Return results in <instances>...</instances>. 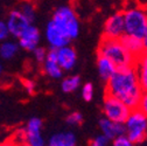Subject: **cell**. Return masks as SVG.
Wrapping results in <instances>:
<instances>
[{
  "label": "cell",
  "instance_id": "29",
  "mask_svg": "<svg viewBox=\"0 0 147 146\" xmlns=\"http://www.w3.org/2000/svg\"><path fill=\"white\" fill-rule=\"evenodd\" d=\"M138 109H139V110L142 114H145L147 116V93H144V95H142V97L140 99V103H139Z\"/></svg>",
  "mask_w": 147,
  "mask_h": 146
},
{
  "label": "cell",
  "instance_id": "23",
  "mask_svg": "<svg viewBox=\"0 0 147 146\" xmlns=\"http://www.w3.org/2000/svg\"><path fill=\"white\" fill-rule=\"evenodd\" d=\"M65 120H67V123H68L69 125H75V126H77V125H80V124L83 123V116H82L81 112L75 111V112L69 114V115L67 116Z\"/></svg>",
  "mask_w": 147,
  "mask_h": 146
},
{
  "label": "cell",
  "instance_id": "33",
  "mask_svg": "<svg viewBox=\"0 0 147 146\" xmlns=\"http://www.w3.org/2000/svg\"><path fill=\"white\" fill-rule=\"evenodd\" d=\"M22 146H29V145H27V144H25V145H22Z\"/></svg>",
  "mask_w": 147,
  "mask_h": 146
},
{
  "label": "cell",
  "instance_id": "16",
  "mask_svg": "<svg viewBox=\"0 0 147 146\" xmlns=\"http://www.w3.org/2000/svg\"><path fill=\"white\" fill-rule=\"evenodd\" d=\"M97 68H98V74H99L100 78L106 83L113 76L118 67L106 56L98 55L97 54Z\"/></svg>",
  "mask_w": 147,
  "mask_h": 146
},
{
  "label": "cell",
  "instance_id": "27",
  "mask_svg": "<svg viewBox=\"0 0 147 146\" xmlns=\"http://www.w3.org/2000/svg\"><path fill=\"white\" fill-rule=\"evenodd\" d=\"M22 84H24V88L26 89V91L29 94V95H33L35 93V89H36V83L33 81V80H29V78H24L22 80Z\"/></svg>",
  "mask_w": 147,
  "mask_h": 146
},
{
  "label": "cell",
  "instance_id": "9",
  "mask_svg": "<svg viewBox=\"0 0 147 146\" xmlns=\"http://www.w3.org/2000/svg\"><path fill=\"white\" fill-rule=\"evenodd\" d=\"M6 24L8 26L9 33L14 38H20V35L32 25V22L22 14V12L19 8H15L11 11L7 15Z\"/></svg>",
  "mask_w": 147,
  "mask_h": 146
},
{
  "label": "cell",
  "instance_id": "25",
  "mask_svg": "<svg viewBox=\"0 0 147 146\" xmlns=\"http://www.w3.org/2000/svg\"><path fill=\"white\" fill-rule=\"evenodd\" d=\"M47 54H48V51L45 48H42V47H38L33 51L34 59L38 61L39 63H43L45 62V60L47 59Z\"/></svg>",
  "mask_w": 147,
  "mask_h": 146
},
{
  "label": "cell",
  "instance_id": "12",
  "mask_svg": "<svg viewBox=\"0 0 147 146\" xmlns=\"http://www.w3.org/2000/svg\"><path fill=\"white\" fill-rule=\"evenodd\" d=\"M39 42H40V32L33 25H30L19 38L20 48L27 51H34L39 47Z\"/></svg>",
  "mask_w": 147,
  "mask_h": 146
},
{
  "label": "cell",
  "instance_id": "22",
  "mask_svg": "<svg viewBox=\"0 0 147 146\" xmlns=\"http://www.w3.org/2000/svg\"><path fill=\"white\" fill-rule=\"evenodd\" d=\"M82 98L85 102H90L91 99L94 98V85L92 83H85L82 87Z\"/></svg>",
  "mask_w": 147,
  "mask_h": 146
},
{
  "label": "cell",
  "instance_id": "14",
  "mask_svg": "<svg viewBox=\"0 0 147 146\" xmlns=\"http://www.w3.org/2000/svg\"><path fill=\"white\" fill-rule=\"evenodd\" d=\"M99 129L102 135L107 137L110 140H113L119 136L125 135V124L116 123L113 120H110L109 118L104 117L99 120Z\"/></svg>",
  "mask_w": 147,
  "mask_h": 146
},
{
  "label": "cell",
  "instance_id": "1",
  "mask_svg": "<svg viewBox=\"0 0 147 146\" xmlns=\"http://www.w3.org/2000/svg\"><path fill=\"white\" fill-rule=\"evenodd\" d=\"M105 94L121 99L132 110L138 109L144 90L139 82L137 66H126L117 68L113 76L106 82Z\"/></svg>",
  "mask_w": 147,
  "mask_h": 146
},
{
  "label": "cell",
  "instance_id": "26",
  "mask_svg": "<svg viewBox=\"0 0 147 146\" xmlns=\"http://www.w3.org/2000/svg\"><path fill=\"white\" fill-rule=\"evenodd\" d=\"M109 143L110 139L107 137H105L104 135H99L90 141V146H107Z\"/></svg>",
  "mask_w": 147,
  "mask_h": 146
},
{
  "label": "cell",
  "instance_id": "24",
  "mask_svg": "<svg viewBox=\"0 0 147 146\" xmlns=\"http://www.w3.org/2000/svg\"><path fill=\"white\" fill-rule=\"evenodd\" d=\"M112 146H136V144L131 141L126 135H123L112 140Z\"/></svg>",
  "mask_w": 147,
  "mask_h": 146
},
{
  "label": "cell",
  "instance_id": "15",
  "mask_svg": "<svg viewBox=\"0 0 147 146\" xmlns=\"http://www.w3.org/2000/svg\"><path fill=\"white\" fill-rule=\"evenodd\" d=\"M119 40H120L121 43L125 46V48H126L128 51H130L132 55H134L137 59L146 50L145 43H144V39L138 38V36L130 35V34H126V33H125Z\"/></svg>",
  "mask_w": 147,
  "mask_h": 146
},
{
  "label": "cell",
  "instance_id": "11",
  "mask_svg": "<svg viewBox=\"0 0 147 146\" xmlns=\"http://www.w3.org/2000/svg\"><path fill=\"white\" fill-rule=\"evenodd\" d=\"M42 69H43L46 75H48L49 77H51L54 80H59V78H61L63 76V71L64 70L62 69V67L60 66V63L57 61L56 49L48 50L47 59L42 63Z\"/></svg>",
  "mask_w": 147,
  "mask_h": 146
},
{
  "label": "cell",
  "instance_id": "8",
  "mask_svg": "<svg viewBox=\"0 0 147 146\" xmlns=\"http://www.w3.org/2000/svg\"><path fill=\"white\" fill-rule=\"evenodd\" d=\"M46 39L48 45L50 46V49H59L64 46H68L71 41L69 35L61 29L53 20H50L47 24L46 27Z\"/></svg>",
  "mask_w": 147,
  "mask_h": 146
},
{
  "label": "cell",
  "instance_id": "19",
  "mask_svg": "<svg viewBox=\"0 0 147 146\" xmlns=\"http://www.w3.org/2000/svg\"><path fill=\"white\" fill-rule=\"evenodd\" d=\"M19 47V43H15L13 41H4L0 46V55L4 60H11L16 55Z\"/></svg>",
  "mask_w": 147,
  "mask_h": 146
},
{
  "label": "cell",
  "instance_id": "31",
  "mask_svg": "<svg viewBox=\"0 0 147 146\" xmlns=\"http://www.w3.org/2000/svg\"><path fill=\"white\" fill-rule=\"evenodd\" d=\"M1 146H19V145H18L13 139H11V138H9V139H7L6 141H4Z\"/></svg>",
  "mask_w": 147,
  "mask_h": 146
},
{
  "label": "cell",
  "instance_id": "4",
  "mask_svg": "<svg viewBox=\"0 0 147 146\" xmlns=\"http://www.w3.org/2000/svg\"><path fill=\"white\" fill-rule=\"evenodd\" d=\"M51 20L61 29H63L71 40L76 39L80 34V21L70 6H61L55 9Z\"/></svg>",
  "mask_w": 147,
  "mask_h": 146
},
{
  "label": "cell",
  "instance_id": "34",
  "mask_svg": "<svg viewBox=\"0 0 147 146\" xmlns=\"http://www.w3.org/2000/svg\"><path fill=\"white\" fill-rule=\"evenodd\" d=\"M47 146H49V145H47Z\"/></svg>",
  "mask_w": 147,
  "mask_h": 146
},
{
  "label": "cell",
  "instance_id": "10",
  "mask_svg": "<svg viewBox=\"0 0 147 146\" xmlns=\"http://www.w3.org/2000/svg\"><path fill=\"white\" fill-rule=\"evenodd\" d=\"M42 120L38 117L30 118L26 126V144L29 146H46L45 145V139L42 137L41 130H42Z\"/></svg>",
  "mask_w": 147,
  "mask_h": 146
},
{
  "label": "cell",
  "instance_id": "18",
  "mask_svg": "<svg viewBox=\"0 0 147 146\" xmlns=\"http://www.w3.org/2000/svg\"><path fill=\"white\" fill-rule=\"evenodd\" d=\"M81 85V77L78 75H71L63 78L61 83V89L65 94H71L76 91Z\"/></svg>",
  "mask_w": 147,
  "mask_h": 146
},
{
  "label": "cell",
  "instance_id": "2",
  "mask_svg": "<svg viewBox=\"0 0 147 146\" xmlns=\"http://www.w3.org/2000/svg\"><path fill=\"white\" fill-rule=\"evenodd\" d=\"M97 54L110 59L118 68L126 66H137L138 62V59L125 48L119 39L102 38Z\"/></svg>",
  "mask_w": 147,
  "mask_h": 146
},
{
  "label": "cell",
  "instance_id": "20",
  "mask_svg": "<svg viewBox=\"0 0 147 146\" xmlns=\"http://www.w3.org/2000/svg\"><path fill=\"white\" fill-rule=\"evenodd\" d=\"M19 9L22 12V14L27 18V19L33 22L35 20V14H36V6L34 3L32 1H28V0H26V1H22L19 6Z\"/></svg>",
  "mask_w": 147,
  "mask_h": 146
},
{
  "label": "cell",
  "instance_id": "13",
  "mask_svg": "<svg viewBox=\"0 0 147 146\" xmlns=\"http://www.w3.org/2000/svg\"><path fill=\"white\" fill-rule=\"evenodd\" d=\"M56 54H57V61L64 71H70L76 66L77 54L74 47H71L70 45L56 49Z\"/></svg>",
  "mask_w": 147,
  "mask_h": 146
},
{
  "label": "cell",
  "instance_id": "7",
  "mask_svg": "<svg viewBox=\"0 0 147 146\" xmlns=\"http://www.w3.org/2000/svg\"><path fill=\"white\" fill-rule=\"evenodd\" d=\"M125 33H126V27H125L124 12H117L112 15H110L104 24L103 38L120 39Z\"/></svg>",
  "mask_w": 147,
  "mask_h": 146
},
{
  "label": "cell",
  "instance_id": "3",
  "mask_svg": "<svg viewBox=\"0 0 147 146\" xmlns=\"http://www.w3.org/2000/svg\"><path fill=\"white\" fill-rule=\"evenodd\" d=\"M125 135L136 145L147 139V116L139 109H133L125 122Z\"/></svg>",
  "mask_w": 147,
  "mask_h": 146
},
{
  "label": "cell",
  "instance_id": "30",
  "mask_svg": "<svg viewBox=\"0 0 147 146\" xmlns=\"http://www.w3.org/2000/svg\"><path fill=\"white\" fill-rule=\"evenodd\" d=\"M137 66H147V50H145L141 55L138 57Z\"/></svg>",
  "mask_w": 147,
  "mask_h": 146
},
{
  "label": "cell",
  "instance_id": "17",
  "mask_svg": "<svg viewBox=\"0 0 147 146\" xmlns=\"http://www.w3.org/2000/svg\"><path fill=\"white\" fill-rule=\"evenodd\" d=\"M49 146H76V136L71 131H63L50 137Z\"/></svg>",
  "mask_w": 147,
  "mask_h": 146
},
{
  "label": "cell",
  "instance_id": "21",
  "mask_svg": "<svg viewBox=\"0 0 147 146\" xmlns=\"http://www.w3.org/2000/svg\"><path fill=\"white\" fill-rule=\"evenodd\" d=\"M138 74H139V82L144 90V93H147V66H137Z\"/></svg>",
  "mask_w": 147,
  "mask_h": 146
},
{
  "label": "cell",
  "instance_id": "32",
  "mask_svg": "<svg viewBox=\"0 0 147 146\" xmlns=\"http://www.w3.org/2000/svg\"><path fill=\"white\" fill-rule=\"evenodd\" d=\"M144 43H145V48H146V50H147V30H146V34H145V36H144Z\"/></svg>",
  "mask_w": 147,
  "mask_h": 146
},
{
  "label": "cell",
  "instance_id": "5",
  "mask_svg": "<svg viewBox=\"0 0 147 146\" xmlns=\"http://www.w3.org/2000/svg\"><path fill=\"white\" fill-rule=\"evenodd\" d=\"M126 34L144 39L147 30V12L140 7H128L124 11Z\"/></svg>",
  "mask_w": 147,
  "mask_h": 146
},
{
  "label": "cell",
  "instance_id": "28",
  "mask_svg": "<svg viewBox=\"0 0 147 146\" xmlns=\"http://www.w3.org/2000/svg\"><path fill=\"white\" fill-rule=\"evenodd\" d=\"M9 35H11V33H9V29H8L6 21H0V40L1 41L7 40V38Z\"/></svg>",
  "mask_w": 147,
  "mask_h": 146
},
{
  "label": "cell",
  "instance_id": "6",
  "mask_svg": "<svg viewBox=\"0 0 147 146\" xmlns=\"http://www.w3.org/2000/svg\"><path fill=\"white\" fill-rule=\"evenodd\" d=\"M131 112H132V109L128 105H126L121 99L109 94L104 95V101H103L104 117L116 123L125 124Z\"/></svg>",
  "mask_w": 147,
  "mask_h": 146
}]
</instances>
